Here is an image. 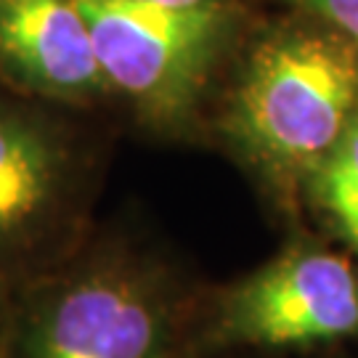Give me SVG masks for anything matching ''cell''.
<instances>
[{
    "label": "cell",
    "mask_w": 358,
    "mask_h": 358,
    "mask_svg": "<svg viewBox=\"0 0 358 358\" xmlns=\"http://www.w3.org/2000/svg\"><path fill=\"white\" fill-rule=\"evenodd\" d=\"M353 120H356V122H358V106H356V117H353Z\"/></svg>",
    "instance_id": "cell-11"
},
{
    "label": "cell",
    "mask_w": 358,
    "mask_h": 358,
    "mask_svg": "<svg viewBox=\"0 0 358 358\" xmlns=\"http://www.w3.org/2000/svg\"><path fill=\"white\" fill-rule=\"evenodd\" d=\"M202 337L213 348H292L358 337V273L327 250H287L215 294Z\"/></svg>",
    "instance_id": "cell-5"
},
{
    "label": "cell",
    "mask_w": 358,
    "mask_h": 358,
    "mask_svg": "<svg viewBox=\"0 0 358 358\" xmlns=\"http://www.w3.org/2000/svg\"><path fill=\"white\" fill-rule=\"evenodd\" d=\"M88 165L48 112L0 96V279H35L83 247Z\"/></svg>",
    "instance_id": "cell-4"
},
{
    "label": "cell",
    "mask_w": 358,
    "mask_h": 358,
    "mask_svg": "<svg viewBox=\"0 0 358 358\" xmlns=\"http://www.w3.org/2000/svg\"><path fill=\"white\" fill-rule=\"evenodd\" d=\"M143 3H159V6H178V8H194V6H220L234 0H143Z\"/></svg>",
    "instance_id": "cell-10"
},
{
    "label": "cell",
    "mask_w": 358,
    "mask_h": 358,
    "mask_svg": "<svg viewBox=\"0 0 358 358\" xmlns=\"http://www.w3.org/2000/svg\"><path fill=\"white\" fill-rule=\"evenodd\" d=\"M353 247H356V252H358V242H356V244H353Z\"/></svg>",
    "instance_id": "cell-12"
},
{
    "label": "cell",
    "mask_w": 358,
    "mask_h": 358,
    "mask_svg": "<svg viewBox=\"0 0 358 358\" xmlns=\"http://www.w3.org/2000/svg\"><path fill=\"white\" fill-rule=\"evenodd\" d=\"M11 310L13 287L0 279V358H11Z\"/></svg>",
    "instance_id": "cell-9"
},
{
    "label": "cell",
    "mask_w": 358,
    "mask_h": 358,
    "mask_svg": "<svg viewBox=\"0 0 358 358\" xmlns=\"http://www.w3.org/2000/svg\"><path fill=\"white\" fill-rule=\"evenodd\" d=\"M292 3L358 45V0H292Z\"/></svg>",
    "instance_id": "cell-8"
},
{
    "label": "cell",
    "mask_w": 358,
    "mask_h": 358,
    "mask_svg": "<svg viewBox=\"0 0 358 358\" xmlns=\"http://www.w3.org/2000/svg\"><path fill=\"white\" fill-rule=\"evenodd\" d=\"M356 106V43L332 27H279L239 66L220 130L247 165L287 192L337 149Z\"/></svg>",
    "instance_id": "cell-2"
},
{
    "label": "cell",
    "mask_w": 358,
    "mask_h": 358,
    "mask_svg": "<svg viewBox=\"0 0 358 358\" xmlns=\"http://www.w3.org/2000/svg\"><path fill=\"white\" fill-rule=\"evenodd\" d=\"M186 327L165 266L130 244H83L13 287L11 358H178Z\"/></svg>",
    "instance_id": "cell-1"
},
{
    "label": "cell",
    "mask_w": 358,
    "mask_h": 358,
    "mask_svg": "<svg viewBox=\"0 0 358 358\" xmlns=\"http://www.w3.org/2000/svg\"><path fill=\"white\" fill-rule=\"evenodd\" d=\"M0 77L64 103L112 93L77 0H0Z\"/></svg>",
    "instance_id": "cell-6"
},
{
    "label": "cell",
    "mask_w": 358,
    "mask_h": 358,
    "mask_svg": "<svg viewBox=\"0 0 358 358\" xmlns=\"http://www.w3.org/2000/svg\"><path fill=\"white\" fill-rule=\"evenodd\" d=\"M310 189L324 210L340 223L350 242H358V122L353 120L319 170L310 176Z\"/></svg>",
    "instance_id": "cell-7"
},
{
    "label": "cell",
    "mask_w": 358,
    "mask_h": 358,
    "mask_svg": "<svg viewBox=\"0 0 358 358\" xmlns=\"http://www.w3.org/2000/svg\"><path fill=\"white\" fill-rule=\"evenodd\" d=\"M112 93L152 128L192 122L226 59L239 11L220 6H159L143 0H77Z\"/></svg>",
    "instance_id": "cell-3"
}]
</instances>
